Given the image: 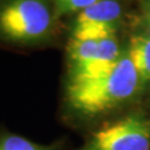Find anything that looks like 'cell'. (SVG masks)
<instances>
[{
    "label": "cell",
    "mask_w": 150,
    "mask_h": 150,
    "mask_svg": "<svg viewBox=\"0 0 150 150\" xmlns=\"http://www.w3.org/2000/svg\"><path fill=\"white\" fill-rule=\"evenodd\" d=\"M139 82V76L128 54H123L105 74L68 81L67 98L77 111L97 115L112 109L134 96Z\"/></svg>",
    "instance_id": "1"
},
{
    "label": "cell",
    "mask_w": 150,
    "mask_h": 150,
    "mask_svg": "<svg viewBox=\"0 0 150 150\" xmlns=\"http://www.w3.org/2000/svg\"><path fill=\"white\" fill-rule=\"evenodd\" d=\"M51 25V12L45 0H8L0 9V33L11 41L41 40Z\"/></svg>",
    "instance_id": "2"
},
{
    "label": "cell",
    "mask_w": 150,
    "mask_h": 150,
    "mask_svg": "<svg viewBox=\"0 0 150 150\" xmlns=\"http://www.w3.org/2000/svg\"><path fill=\"white\" fill-rule=\"evenodd\" d=\"M79 150H150V121L129 115L97 130Z\"/></svg>",
    "instance_id": "3"
},
{
    "label": "cell",
    "mask_w": 150,
    "mask_h": 150,
    "mask_svg": "<svg viewBox=\"0 0 150 150\" xmlns=\"http://www.w3.org/2000/svg\"><path fill=\"white\" fill-rule=\"evenodd\" d=\"M121 15V6L116 0H99L79 12L72 38L80 40H100L112 37L116 23Z\"/></svg>",
    "instance_id": "4"
},
{
    "label": "cell",
    "mask_w": 150,
    "mask_h": 150,
    "mask_svg": "<svg viewBox=\"0 0 150 150\" xmlns=\"http://www.w3.org/2000/svg\"><path fill=\"white\" fill-rule=\"evenodd\" d=\"M128 57L141 82L150 81V36L136 35L130 39Z\"/></svg>",
    "instance_id": "5"
},
{
    "label": "cell",
    "mask_w": 150,
    "mask_h": 150,
    "mask_svg": "<svg viewBox=\"0 0 150 150\" xmlns=\"http://www.w3.org/2000/svg\"><path fill=\"white\" fill-rule=\"evenodd\" d=\"M0 150H52L50 147L39 146L19 136L10 134L0 138Z\"/></svg>",
    "instance_id": "6"
},
{
    "label": "cell",
    "mask_w": 150,
    "mask_h": 150,
    "mask_svg": "<svg viewBox=\"0 0 150 150\" xmlns=\"http://www.w3.org/2000/svg\"><path fill=\"white\" fill-rule=\"evenodd\" d=\"M57 16L82 11L99 0H54Z\"/></svg>",
    "instance_id": "7"
},
{
    "label": "cell",
    "mask_w": 150,
    "mask_h": 150,
    "mask_svg": "<svg viewBox=\"0 0 150 150\" xmlns=\"http://www.w3.org/2000/svg\"><path fill=\"white\" fill-rule=\"evenodd\" d=\"M145 26L147 27V29H148V35L150 36V16L147 15V13H146V16H145Z\"/></svg>",
    "instance_id": "8"
},
{
    "label": "cell",
    "mask_w": 150,
    "mask_h": 150,
    "mask_svg": "<svg viewBox=\"0 0 150 150\" xmlns=\"http://www.w3.org/2000/svg\"><path fill=\"white\" fill-rule=\"evenodd\" d=\"M146 9H147V15L150 16V0H146Z\"/></svg>",
    "instance_id": "9"
}]
</instances>
